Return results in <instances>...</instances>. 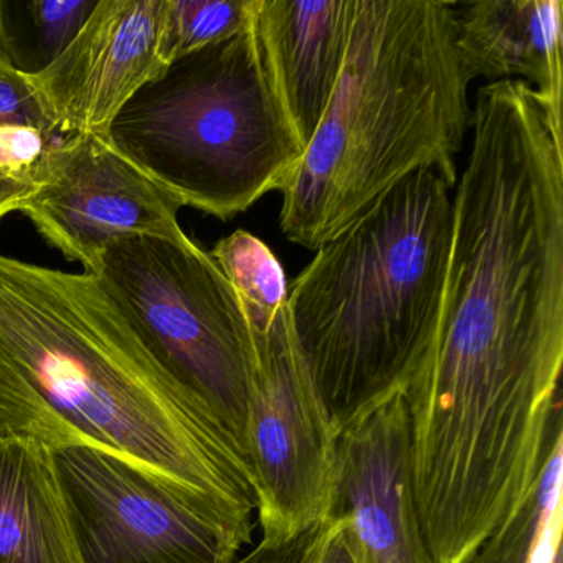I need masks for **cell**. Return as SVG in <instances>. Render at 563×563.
<instances>
[{
	"instance_id": "obj_17",
	"label": "cell",
	"mask_w": 563,
	"mask_h": 563,
	"mask_svg": "<svg viewBox=\"0 0 563 563\" xmlns=\"http://www.w3.org/2000/svg\"><path fill=\"white\" fill-rule=\"evenodd\" d=\"M253 0H166L159 32L164 65L239 34Z\"/></svg>"
},
{
	"instance_id": "obj_3",
	"label": "cell",
	"mask_w": 563,
	"mask_h": 563,
	"mask_svg": "<svg viewBox=\"0 0 563 563\" xmlns=\"http://www.w3.org/2000/svg\"><path fill=\"white\" fill-rule=\"evenodd\" d=\"M451 187L415 170L316 249L288 286L292 334L338 434L423 364L440 322Z\"/></svg>"
},
{
	"instance_id": "obj_22",
	"label": "cell",
	"mask_w": 563,
	"mask_h": 563,
	"mask_svg": "<svg viewBox=\"0 0 563 563\" xmlns=\"http://www.w3.org/2000/svg\"><path fill=\"white\" fill-rule=\"evenodd\" d=\"M34 192L31 180L12 179L0 174V219L21 210L22 203Z\"/></svg>"
},
{
	"instance_id": "obj_13",
	"label": "cell",
	"mask_w": 563,
	"mask_h": 563,
	"mask_svg": "<svg viewBox=\"0 0 563 563\" xmlns=\"http://www.w3.org/2000/svg\"><path fill=\"white\" fill-rule=\"evenodd\" d=\"M0 563H81L51 451L0 437Z\"/></svg>"
},
{
	"instance_id": "obj_8",
	"label": "cell",
	"mask_w": 563,
	"mask_h": 563,
	"mask_svg": "<svg viewBox=\"0 0 563 563\" xmlns=\"http://www.w3.org/2000/svg\"><path fill=\"white\" fill-rule=\"evenodd\" d=\"M22 203L42 236L85 275L100 272L111 243L133 235L184 240L179 200L97 134L55 144L32 176Z\"/></svg>"
},
{
	"instance_id": "obj_1",
	"label": "cell",
	"mask_w": 563,
	"mask_h": 563,
	"mask_svg": "<svg viewBox=\"0 0 563 563\" xmlns=\"http://www.w3.org/2000/svg\"><path fill=\"white\" fill-rule=\"evenodd\" d=\"M2 434L110 451L252 533L249 461L151 357L98 279L0 253Z\"/></svg>"
},
{
	"instance_id": "obj_19",
	"label": "cell",
	"mask_w": 563,
	"mask_h": 563,
	"mask_svg": "<svg viewBox=\"0 0 563 563\" xmlns=\"http://www.w3.org/2000/svg\"><path fill=\"white\" fill-rule=\"evenodd\" d=\"M54 146V137H48L37 128L22 124L0 126V174L32 183L38 164Z\"/></svg>"
},
{
	"instance_id": "obj_11",
	"label": "cell",
	"mask_w": 563,
	"mask_h": 563,
	"mask_svg": "<svg viewBox=\"0 0 563 563\" xmlns=\"http://www.w3.org/2000/svg\"><path fill=\"white\" fill-rule=\"evenodd\" d=\"M352 24L354 0H255L266 70L305 151L341 77Z\"/></svg>"
},
{
	"instance_id": "obj_2",
	"label": "cell",
	"mask_w": 563,
	"mask_h": 563,
	"mask_svg": "<svg viewBox=\"0 0 563 563\" xmlns=\"http://www.w3.org/2000/svg\"><path fill=\"white\" fill-rule=\"evenodd\" d=\"M471 81L456 47L454 2L354 0L341 77L279 190L286 239L319 249L415 170L456 186Z\"/></svg>"
},
{
	"instance_id": "obj_10",
	"label": "cell",
	"mask_w": 563,
	"mask_h": 563,
	"mask_svg": "<svg viewBox=\"0 0 563 563\" xmlns=\"http://www.w3.org/2000/svg\"><path fill=\"white\" fill-rule=\"evenodd\" d=\"M166 0H98L80 34L31 78L58 133L104 136L141 87L166 68L159 32Z\"/></svg>"
},
{
	"instance_id": "obj_21",
	"label": "cell",
	"mask_w": 563,
	"mask_h": 563,
	"mask_svg": "<svg viewBox=\"0 0 563 563\" xmlns=\"http://www.w3.org/2000/svg\"><path fill=\"white\" fill-rule=\"evenodd\" d=\"M314 527L308 530L305 536L295 540V542L289 543V545L282 547V549L278 550L258 549L255 553H252L250 559L240 563H309L311 562Z\"/></svg>"
},
{
	"instance_id": "obj_5",
	"label": "cell",
	"mask_w": 563,
	"mask_h": 563,
	"mask_svg": "<svg viewBox=\"0 0 563 563\" xmlns=\"http://www.w3.org/2000/svg\"><path fill=\"white\" fill-rule=\"evenodd\" d=\"M95 278L151 357L249 461L252 332L212 255L189 236H126L108 246Z\"/></svg>"
},
{
	"instance_id": "obj_15",
	"label": "cell",
	"mask_w": 563,
	"mask_h": 563,
	"mask_svg": "<svg viewBox=\"0 0 563 563\" xmlns=\"http://www.w3.org/2000/svg\"><path fill=\"white\" fill-rule=\"evenodd\" d=\"M235 289L250 329H263L288 305L282 263L258 236L236 230L210 252Z\"/></svg>"
},
{
	"instance_id": "obj_7",
	"label": "cell",
	"mask_w": 563,
	"mask_h": 563,
	"mask_svg": "<svg viewBox=\"0 0 563 563\" xmlns=\"http://www.w3.org/2000/svg\"><path fill=\"white\" fill-rule=\"evenodd\" d=\"M250 332L246 456L263 532L258 549L278 550L328 514L339 434L292 334L288 305Z\"/></svg>"
},
{
	"instance_id": "obj_4",
	"label": "cell",
	"mask_w": 563,
	"mask_h": 563,
	"mask_svg": "<svg viewBox=\"0 0 563 563\" xmlns=\"http://www.w3.org/2000/svg\"><path fill=\"white\" fill-rule=\"evenodd\" d=\"M103 140L151 180L220 220L282 190L305 147L266 70L255 25L167 65L121 108Z\"/></svg>"
},
{
	"instance_id": "obj_9",
	"label": "cell",
	"mask_w": 563,
	"mask_h": 563,
	"mask_svg": "<svg viewBox=\"0 0 563 563\" xmlns=\"http://www.w3.org/2000/svg\"><path fill=\"white\" fill-rule=\"evenodd\" d=\"M325 516L357 563H433L418 520L404 394L341 430Z\"/></svg>"
},
{
	"instance_id": "obj_12",
	"label": "cell",
	"mask_w": 563,
	"mask_h": 563,
	"mask_svg": "<svg viewBox=\"0 0 563 563\" xmlns=\"http://www.w3.org/2000/svg\"><path fill=\"white\" fill-rule=\"evenodd\" d=\"M454 34L471 78L522 77L562 128V0H479L454 4Z\"/></svg>"
},
{
	"instance_id": "obj_16",
	"label": "cell",
	"mask_w": 563,
	"mask_h": 563,
	"mask_svg": "<svg viewBox=\"0 0 563 563\" xmlns=\"http://www.w3.org/2000/svg\"><path fill=\"white\" fill-rule=\"evenodd\" d=\"M563 441L556 444L522 503L474 550L466 563H530L537 543L562 506Z\"/></svg>"
},
{
	"instance_id": "obj_20",
	"label": "cell",
	"mask_w": 563,
	"mask_h": 563,
	"mask_svg": "<svg viewBox=\"0 0 563 563\" xmlns=\"http://www.w3.org/2000/svg\"><path fill=\"white\" fill-rule=\"evenodd\" d=\"M309 563H357L339 520L324 516L316 523Z\"/></svg>"
},
{
	"instance_id": "obj_18",
	"label": "cell",
	"mask_w": 563,
	"mask_h": 563,
	"mask_svg": "<svg viewBox=\"0 0 563 563\" xmlns=\"http://www.w3.org/2000/svg\"><path fill=\"white\" fill-rule=\"evenodd\" d=\"M8 124L37 128L48 137L58 133L54 118L31 78L0 64V126Z\"/></svg>"
},
{
	"instance_id": "obj_23",
	"label": "cell",
	"mask_w": 563,
	"mask_h": 563,
	"mask_svg": "<svg viewBox=\"0 0 563 563\" xmlns=\"http://www.w3.org/2000/svg\"><path fill=\"white\" fill-rule=\"evenodd\" d=\"M552 563H562V550H559V552L555 553Z\"/></svg>"
},
{
	"instance_id": "obj_14",
	"label": "cell",
	"mask_w": 563,
	"mask_h": 563,
	"mask_svg": "<svg viewBox=\"0 0 563 563\" xmlns=\"http://www.w3.org/2000/svg\"><path fill=\"white\" fill-rule=\"evenodd\" d=\"M98 0H0V64L44 74L80 34Z\"/></svg>"
},
{
	"instance_id": "obj_6",
	"label": "cell",
	"mask_w": 563,
	"mask_h": 563,
	"mask_svg": "<svg viewBox=\"0 0 563 563\" xmlns=\"http://www.w3.org/2000/svg\"><path fill=\"white\" fill-rule=\"evenodd\" d=\"M48 451L81 563H235L252 539L126 457L77 444Z\"/></svg>"
}]
</instances>
